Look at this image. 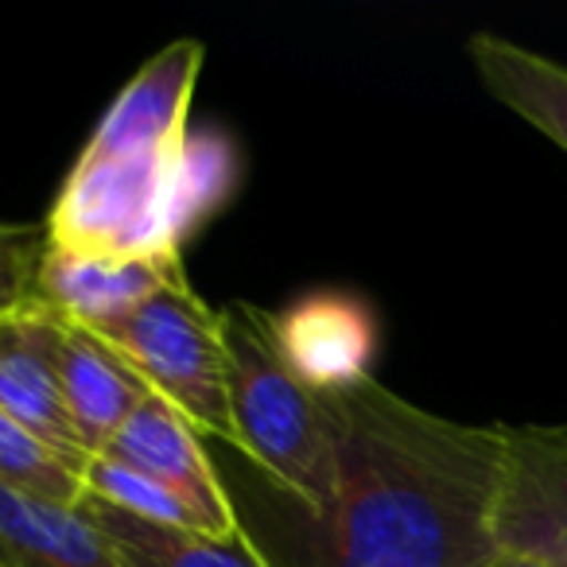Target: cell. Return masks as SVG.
Returning a JSON list of instances; mask_svg holds the SVG:
<instances>
[{"instance_id":"10","label":"cell","mask_w":567,"mask_h":567,"mask_svg":"<svg viewBox=\"0 0 567 567\" xmlns=\"http://www.w3.org/2000/svg\"><path fill=\"white\" fill-rule=\"evenodd\" d=\"M0 412H9L17 424L71 455L74 463H90L71 409H66L63 385H59L48 339V311L40 303L0 319Z\"/></svg>"},{"instance_id":"18","label":"cell","mask_w":567,"mask_h":567,"mask_svg":"<svg viewBox=\"0 0 567 567\" xmlns=\"http://www.w3.org/2000/svg\"><path fill=\"white\" fill-rule=\"evenodd\" d=\"M494 567H533V564H520V559H505V556H497V564Z\"/></svg>"},{"instance_id":"4","label":"cell","mask_w":567,"mask_h":567,"mask_svg":"<svg viewBox=\"0 0 567 567\" xmlns=\"http://www.w3.org/2000/svg\"><path fill=\"white\" fill-rule=\"evenodd\" d=\"M94 334L133 365V373L159 401L190 420L203 440L234 447L221 311H214L190 288L187 272L167 280L133 316Z\"/></svg>"},{"instance_id":"5","label":"cell","mask_w":567,"mask_h":567,"mask_svg":"<svg viewBox=\"0 0 567 567\" xmlns=\"http://www.w3.org/2000/svg\"><path fill=\"white\" fill-rule=\"evenodd\" d=\"M494 536L505 559L567 567V424L505 427Z\"/></svg>"},{"instance_id":"9","label":"cell","mask_w":567,"mask_h":567,"mask_svg":"<svg viewBox=\"0 0 567 567\" xmlns=\"http://www.w3.org/2000/svg\"><path fill=\"white\" fill-rule=\"evenodd\" d=\"M48 339L66 409H71V420L79 427L82 451L94 458L110 447V440L125 427V420L156 393L136 378L133 365L110 342H102L94 331H82L66 319L51 316V311Z\"/></svg>"},{"instance_id":"13","label":"cell","mask_w":567,"mask_h":567,"mask_svg":"<svg viewBox=\"0 0 567 567\" xmlns=\"http://www.w3.org/2000/svg\"><path fill=\"white\" fill-rule=\"evenodd\" d=\"M482 86L520 121L556 141L567 152V66L509 43L494 32H478L466 43Z\"/></svg>"},{"instance_id":"3","label":"cell","mask_w":567,"mask_h":567,"mask_svg":"<svg viewBox=\"0 0 567 567\" xmlns=\"http://www.w3.org/2000/svg\"><path fill=\"white\" fill-rule=\"evenodd\" d=\"M221 339L234 451L311 513H323L339 486V420L331 396L311 393L288 370L268 311L252 303L221 308Z\"/></svg>"},{"instance_id":"14","label":"cell","mask_w":567,"mask_h":567,"mask_svg":"<svg viewBox=\"0 0 567 567\" xmlns=\"http://www.w3.org/2000/svg\"><path fill=\"white\" fill-rule=\"evenodd\" d=\"M0 486L79 509L86 502V463H74L9 412H0Z\"/></svg>"},{"instance_id":"16","label":"cell","mask_w":567,"mask_h":567,"mask_svg":"<svg viewBox=\"0 0 567 567\" xmlns=\"http://www.w3.org/2000/svg\"><path fill=\"white\" fill-rule=\"evenodd\" d=\"M237 179V156L221 136L203 133L190 136L187 152H183L179 183H175V203H179V229L183 237L206 218V214L218 210L221 198L234 190Z\"/></svg>"},{"instance_id":"7","label":"cell","mask_w":567,"mask_h":567,"mask_svg":"<svg viewBox=\"0 0 567 567\" xmlns=\"http://www.w3.org/2000/svg\"><path fill=\"white\" fill-rule=\"evenodd\" d=\"M284 362L311 393L334 396L373 381L378 319L358 296L311 292L272 316Z\"/></svg>"},{"instance_id":"11","label":"cell","mask_w":567,"mask_h":567,"mask_svg":"<svg viewBox=\"0 0 567 567\" xmlns=\"http://www.w3.org/2000/svg\"><path fill=\"white\" fill-rule=\"evenodd\" d=\"M0 567H121L90 513L0 486Z\"/></svg>"},{"instance_id":"1","label":"cell","mask_w":567,"mask_h":567,"mask_svg":"<svg viewBox=\"0 0 567 567\" xmlns=\"http://www.w3.org/2000/svg\"><path fill=\"white\" fill-rule=\"evenodd\" d=\"M339 486L311 513L226 443H210L237 528L268 567H494L505 427L458 424L381 381L334 393Z\"/></svg>"},{"instance_id":"17","label":"cell","mask_w":567,"mask_h":567,"mask_svg":"<svg viewBox=\"0 0 567 567\" xmlns=\"http://www.w3.org/2000/svg\"><path fill=\"white\" fill-rule=\"evenodd\" d=\"M48 249V226L0 221V319L35 303V268Z\"/></svg>"},{"instance_id":"12","label":"cell","mask_w":567,"mask_h":567,"mask_svg":"<svg viewBox=\"0 0 567 567\" xmlns=\"http://www.w3.org/2000/svg\"><path fill=\"white\" fill-rule=\"evenodd\" d=\"M82 509L105 533L121 567H268L257 544L237 528L234 536H206L195 528H172L141 520L125 509L86 494Z\"/></svg>"},{"instance_id":"8","label":"cell","mask_w":567,"mask_h":567,"mask_svg":"<svg viewBox=\"0 0 567 567\" xmlns=\"http://www.w3.org/2000/svg\"><path fill=\"white\" fill-rule=\"evenodd\" d=\"M183 257H102L48 245L35 268V303L82 331H105L175 280Z\"/></svg>"},{"instance_id":"2","label":"cell","mask_w":567,"mask_h":567,"mask_svg":"<svg viewBox=\"0 0 567 567\" xmlns=\"http://www.w3.org/2000/svg\"><path fill=\"white\" fill-rule=\"evenodd\" d=\"M203 63V40H175L121 86L51 203L48 245L102 257H183L175 183Z\"/></svg>"},{"instance_id":"6","label":"cell","mask_w":567,"mask_h":567,"mask_svg":"<svg viewBox=\"0 0 567 567\" xmlns=\"http://www.w3.org/2000/svg\"><path fill=\"white\" fill-rule=\"evenodd\" d=\"M102 455L159 482L167 494L187 505V513L198 520L206 536L237 533V513L226 486H221L218 466H214L210 443L167 401L148 396L125 420V427L113 435Z\"/></svg>"},{"instance_id":"15","label":"cell","mask_w":567,"mask_h":567,"mask_svg":"<svg viewBox=\"0 0 567 567\" xmlns=\"http://www.w3.org/2000/svg\"><path fill=\"white\" fill-rule=\"evenodd\" d=\"M86 494L97 502L113 505V509H125L141 520H156V525H172V528H198V520L187 513V505L179 497L167 494L159 482H152L148 474L133 471V466H121L105 455H94L86 463Z\"/></svg>"}]
</instances>
